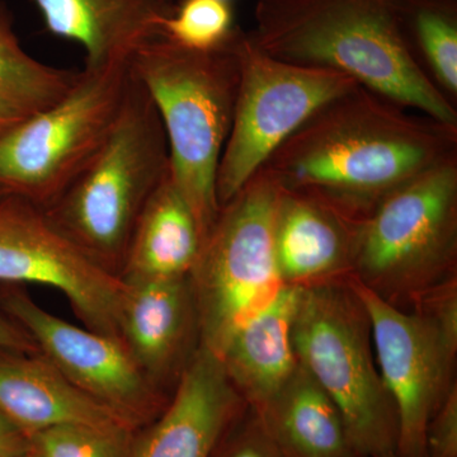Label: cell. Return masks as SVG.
<instances>
[{
  "label": "cell",
  "mask_w": 457,
  "mask_h": 457,
  "mask_svg": "<svg viewBox=\"0 0 457 457\" xmlns=\"http://www.w3.org/2000/svg\"><path fill=\"white\" fill-rule=\"evenodd\" d=\"M245 407L220 359L198 345L167 407L134 433L129 457H212Z\"/></svg>",
  "instance_id": "13"
},
{
  "label": "cell",
  "mask_w": 457,
  "mask_h": 457,
  "mask_svg": "<svg viewBox=\"0 0 457 457\" xmlns=\"http://www.w3.org/2000/svg\"><path fill=\"white\" fill-rule=\"evenodd\" d=\"M134 429L129 427L62 425L29 436L38 457H129Z\"/></svg>",
  "instance_id": "24"
},
{
  "label": "cell",
  "mask_w": 457,
  "mask_h": 457,
  "mask_svg": "<svg viewBox=\"0 0 457 457\" xmlns=\"http://www.w3.org/2000/svg\"><path fill=\"white\" fill-rule=\"evenodd\" d=\"M0 303L66 380L135 431L167 407V394L113 337L77 327L41 308L22 286L0 285Z\"/></svg>",
  "instance_id": "12"
},
{
  "label": "cell",
  "mask_w": 457,
  "mask_h": 457,
  "mask_svg": "<svg viewBox=\"0 0 457 457\" xmlns=\"http://www.w3.org/2000/svg\"><path fill=\"white\" fill-rule=\"evenodd\" d=\"M49 286L60 291L84 327L120 339L126 284L92 260L44 207L0 195V285Z\"/></svg>",
  "instance_id": "11"
},
{
  "label": "cell",
  "mask_w": 457,
  "mask_h": 457,
  "mask_svg": "<svg viewBox=\"0 0 457 457\" xmlns=\"http://www.w3.org/2000/svg\"><path fill=\"white\" fill-rule=\"evenodd\" d=\"M0 416L27 440L62 425L131 428L78 390L40 352L0 350Z\"/></svg>",
  "instance_id": "16"
},
{
  "label": "cell",
  "mask_w": 457,
  "mask_h": 457,
  "mask_svg": "<svg viewBox=\"0 0 457 457\" xmlns=\"http://www.w3.org/2000/svg\"><path fill=\"white\" fill-rule=\"evenodd\" d=\"M225 2H230V0H225Z\"/></svg>",
  "instance_id": "33"
},
{
  "label": "cell",
  "mask_w": 457,
  "mask_h": 457,
  "mask_svg": "<svg viewBox=\"0 0 457 457\" xmlns=\"http://www.w3.org/2000/svg\"><path fill=\"white\" fill-rule=\"evenodd\" d=\"M293 343L297 361L341 413L353 453H395L398 414L375 368L368 315L354 294L303 286Z\"/></svg>",
  "instance_id": "5"
},
{
  "label": "cell",
  "mask_w": 457,
  "mask_h": 457,
  "mask_svg": "<svg viewBox=\"0 0 457 457\" xmlns=\"http://www.w3.org/2000/svg\"><path fill=\"white\" fill-rule=\"evenodd\" d=\"M168 174L163 123L131 73L125 104L106 143L45 210L92 260L120 276L137 220Z\"/></svg>",
  "instance_id": "4"
},
{
  "label": "cell",
  "mask_w": 457,
  "mask_h": 457,
  "mask_svg": "<svg viewBox=\"0 0 457 457\" xmlns=\"http://www.w3.org/2000/svg\"><path fill=\"white\" fill-rule=\"evenodd\" d=\"M457 155V126L417 116L356 87L319 108L262 170L279 187L312 195L356 220Z\"/></svg>",
  "instance_id": "1"
},
{
  "label": "cell",
  "mask_w": 457,
  "mask_h": 457,
  "mask_svg": "<svg viewBox=\"0 0 457 457\" xmlns=\"http://www.w3.org/2000/svg\"><path fill=\"white\" fill-rule=\"evenodd\" d=\"M237 31L233 8L225 0H182L162 21L164 37L194 51L221 49Z\"/></svg>",
  "instance_id": "23"
},
{
  "label": "cell",
  "mask_w": 457,
  "mask_h": 457,
  "mask_svg": "<svg viewBox=\"0 0 457 457\" xmlns=\"http://www.w3.org/2000/svg\"><path fill=\"white\" fill-rule=\"evenodd\" d=\"M78 73L29 55L14 31L11 14L0 4V97L27 114L41 112L64 97Z\"/></svg>",
  "instance_id": "22"
},
{
  "label": "cell",
  "mask_w": 457,
  "mask_h": 457,
  "mask_svg": "<svg viewBox=\"0 0 457 457\" xmlns=\"http://www.w3.org/2000/svg\"><path fill=\"white\" fill-rule=\"evenodd\" d=\"M201 246L196 218L168 174L137 220L120 278L123 281L187 278L196 266Z\"/></svg>",
  "instance_id": "19"
},
{
  "label": "cell",
  "mask_w": 457,
  "mask_h": 457,
  "mask_svg": "<svg viewBox=\"0 0 457 457\" xmlns=\"http://www.w3.org/2000/svg\"><path fill=\"white\" fill-rule=\"evenodd\" d=\"M237 33L213 51L185 49L156 36L129 60L163 123L170 179L191 207L203 243L220 212L216 179L240 82Z\"/></svg>",
  "instance_id": "3"
},
{
  "label": "cell",
  "mask_w": 457,
  "mask_h": 457,
  "mask_svg": "<svg viewBox=\"0 0 457 457\" xmlns=\"http://www.w3.org/2000/svg\"><path fill=\"white\" fill-rule=\"evenodd\" d=\"M360 221L320 198L281 188L273 242L284 284H321L351 270Z\"/></svg>",
  "instance_id": "15"
},
{
  "label": "cell",
  "mask_w": 457,
  "mask_h": 457,
  "mask_svg": "<svg viewBox=\"0 0 457 457\" xmlns=\"http://www.w3.org/2000/svg\"><path fill=\"white\" fill-rule=\"evenodd\" d=\"M427 457H457V389L449 392L433 414L426 432Z\"/></svg>",
  "instance_id": "26"
},
{
  "label": "cell",
  "mask_w": 457,
  "mask_h": 457,
  "mask_svg": "<svg viewBox=\"0 0 457 457\" xmlns=\"http://www.w3.org/2000/svg\"><path fill=\"white\" fill-rule=\"evenodd\" d=\"M212 457H286L251 409L234 420L216 445Z\"/></svg>",
  "instance_id": "25"
},
{
  "label": "cell",
  "mask_w": 457,
  "mask_h": 457,
  "mask_svg": "<svg viewBox=\"0 0 457 457\" xmlns=\"http://www.w3.org/2000/svg\"><path fill=\"white\" fill-rule=\"evenodd\" d=\"M234 44L240 82L216 179L220 207L319 108L359 87L345 74L275 59L240 29Z\"/></svg>",
  "instance_id": "9"
},
{
  "label": "cell",
  "mask_w": 457,
  "mask_h": 457,
  "mask_svg": "<svg viewBox=\"0 0 457 457\" xmlns=\"http://www.w3.org/2000/svg\"><path fill=\"white\" fill-rule=\"evenodd\" d=\"M457 251V155L395 189L359 222L351 270L384 299L440 279Z\"/></svg>",
  "instance_id": "8"
},
{
  "label": "cell",
  "mask_w": 457,
  "mask_h": 457,
  "mask_svg": "<svg viewBox=\"0 0 457 457\" xmlns=\"http://www.w3.org/2000/svg\"><path fill=\"white\" fill-rule=\"evenodd\" d=\"M27 116H29V114L23 112L16 104L0 97V137H4L14 126L22 122Z\"/></svg>",
  "instance_id": "29"
},
{
  "label": "cell",
  "mask_w": 457,
  "mask_h": 457,
  "mask_svg": "<svg viewBox=\"0 0 457 457\" xmlns=\"http://www.w3.org/2000/svg\"><path fill=\"white\" fill-rule=\"evenodd\" d=\"M348 284L368 315L378 374L398 414L396 455L427 457V427L451 386L456 293L450 291L431 309L408 314L353 275Z\"/></svg>",
  "instance_id": "10"
},
{
  "label": "cell",
  "mask_w": 457,
  "mask_h": 457,
  "mask_svg": "<svg viewBox=\"0 0 457 457\" xmlns=\"http://www.w3.org/2000/svg\"><path fill=\"white\" fill-rule=\"evenodd\" d=\"M375 457H399V456L396 455V453H384V455L375 456Z\"/></svg>",
  "instance_id": "31"
},
{
  "label": "cell",
  "mask_w": 457,
  "mask_h": 457,
  "mask_svg": "<svg viewBox=\"0 0 457 457\" xmlns=\"http://www.w3.org/2000/svg\"><path fill=\"white\" fill-rule=\"evenodd\" d=\"M302 288L285 285L269 305L237 328L219 356L234 389L254 411L269 403L299 366L293 324Z\"/></svg>",
  "instance_id": "18"
},
{
  "label": "cell",
  "mask_w": 457,
  "mask_h": 457,
  "mask_svg": "<svg viewBox=\"0 0 457 457\" xmlns=\"http://www.w3.org/2000/svg\"><path fill=\"white\" fill-rule=\"evenodd\" d=\"M409 47L432 83L457 101V0H399Z\"/></svg>",
  "instance_id": "21"
},
{
  "label": "cell",
  "mask_w": 457,
  "mask_h": 457,
  "mask_svg": "<svg viewBox=\"0 0 457 457\" xmlns=\"http://www.w3.org/2000/svg\"><path fill=\"white\" fill-rule=\"evenodd\" d=\"M279 195L276 180L258 170L220 207L189 276L200 345L218 357L237 328L285 286L273 242Z\"/></svg>",
  "instance_id": "6"
},
{
  "label": "cell",
  "mask_w": 457,
  "mask_h": 457,
  "mask_svg": "<svg viewBox=\"0 0 457 457\" xmlns=\"http://www.w3.org/2000/svg\"><path fill=\"white\" fill-rule=\"evenodd\" d=\"M51 35L77 42L86 68L128 62L144 42L162 36L170 0H32Z\"/></svg>",
  "instance_id": "17"
},
{
  "label": "cell",
  "mask_w": 457,
  "mask_h": 457,
  "mask_svg": "<svg viewBox=\"0 0 457 457\" xmlns=\"http://www.w3.org/2000/svg\"><path fill=\"white\" fill-rule=\"evenodd\" d=\"M31 450L26 436L0 416V457H18Z\"/></svg>",
  "instance_id": "28"
},
{
  "label": "cell",
  "mask_w": 457,
  "mask_h": 457,
  "mask_svg": "<svg viewBox=\"0 0 457 457\" xmlns=\"http://www.w3.org/2000/svg\"><path fill=\"white\" fill-rule=\"evenodd\" d=\"M18 457H38L33 451L29 450V453H23V455Z\"/></svg>",
  "instance_id": "30"
},
{
  "label": "cell",
  "mask_w": 457,
  "mask_h": 457,
  "mask_svg": "<svg viewBox=\"0 0 457 457\" xmlns=\"http://www.w3.org/2000/svg\"><path fill=\"white\" fill-rule=\"evenodd\" d=\"M347 457H363V456L356 455V453H352V455L347 456Z\"/></svg>",
  "instance_id": "32"
},
{
  "label": "cell",
  "mask_w": 457,
  "mask_h": 457,
  "mask_svg": "<svg viewBox=\"0 0 457 457\" xmlns=\"http://www.w3.org/2000/svg\"><path fill=\"white\" fill-rule=\"evenodd\" d=\"M254 411L286 457L353 453L335 403L300 362L284 387Z\"/></svg>",
  "instance_id": "20"
},
{
  "label": "cell",
  "mask_w": 457,
  "mask_h": 457,
  "mask_svg": "<svg viewBox=\"0 0 457 457\" xmlns=\"http://www.w3.org/2000/svg\"><path fill=\"white\" fill-rule=\"evenodd\" d=\"M0 195H3V192H2V191H0Z\"/></svg>",
  "instance_id": "34"
},
{
  "label": "cell",
  "mask_w": 457,
  "mask_h": 457,
  "mask_svg": "<svg viewBox=\"0 0 457 457\" xmlns=\"http://www.w3.org/2000/svg\"><path fill=\"white\" fill-rule=\"evenodd\" d=\"M130 77L129 60L84 68L64 97L0 137V191L44 209L55 203L106 143Z\"/></svg>",
  "instance_id": "7"
},
{
  "label": "cell",
  "mask_w": 457,
  "mask_h": 457,
  "mask_svg": "<svg viewBox=\"0 0 457 457\" xmlns=\"http://www.w3.org/2000/svg\"><path fill=\"white\" fill-rule=\"evenodd\" d=\"M123 282L120 337L144 374L164 392L182 362L192 330L198 329L191 279Z\"/></svg>",
  "instance_id": "14"
},
{
  "label": "cell",
  "mask_w": 457,
  "mask_h": 457,
  "mask_svg": "<svg viewBox=\"0 0 457 457\" xmlns=\"http://www.w3.org/2000/svg\"><path fill=\"white\" fill-rule=\"evenodd\" d=\"M0 350L38 352L31 337L17 323L0 303Z\"/></svg>",
  "instance_id": "27"
},
{
  "label": "cell",
  "mask_w": 457,
  "mask_h": 457,
  "mask_svg": "<svg viewBox=\"0 0 457 457\" xmlns=\"http://www.w3.org/2000/svg\"><path fill=\"white\" fill-rule=\"evenodd\" d=\"M246 33L275 59L347 75L405 110L457 126L455 104L409 47L399 0H258Z\"/></svg>",
  "instance_id": "2"
}]
</instances>
